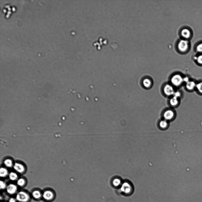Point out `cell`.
Here are the masks:
<instances>
[{
    "mask_svg": "<svg viewBox=\"0 0 202 202\" xmlns=\"http://www.w3.org/2000/svg\"><path fill=\"white\" fill-rule=\"evenodd\" d=\"M189 46V42L186 40L181 39L178 40L176 44V49L177 51L180 53L186 52Z\"/></svg>",
    "mask_w": 202,
    "mask_h": 202,
    "instance_id": "1",
    "label": "cell"
},
{
    "mask_svg": "<svg viewBox=\"0 0 202 202\" xmlns=\"http://www.w3.org/2000/svg\"><path fill=\"white\" fill-rule=\"evenodd\" d=\"M17 201L16 198L11 197L8 200V202H17Z\"/></svg>",
    "mask_w": 202,
    "mask_h": 202,
    "instance_id": "26",
    "label": "cell"
},
{
    "mask_svg": "<svg viewBox=\"0 0 202 202\" xmlns=\"http://www.w3.org/2000/svg\"><path fill=\"white\" fill-rule=\"evenodd\" d=\"M42 194L39 190H35L32 193V196L35 199H39L42 197Z\"/></svg>",
    "mask_w": 202,
    "mask_h": 202,
    "instance_id": "14",
    "label": "cell"
},
{
    "mask_svg": "<svg viewBox=\"0 0 202 202\" xmlns=\"http://www.w3.org/2000/svg\"><path fill=\"white\" fill-rule=\"evenodd\" d=\"M8 174L7 170L5 168L1 167L0 169V176L1 177H5Z\"/></svg>",
    "mask_w": 202,
    "mask_h": 202,
    "instance_id": "17",
    "label": "cell"
},
{
    "mask_svg": "<svg viewBox=\"0 0 202 202\" xmlns=\"http://www.w3.org/2000/svg\"><path fill=\"white\" fill-rule=\"evenodd\" d=\"M180 35L183 38L186 39L189 38L191 35L190 30L187 28H183L180 31Z\"/></svg>",
    "mask_w": 202,
    "mask_h": 202,
    "instance_id": "9",
    "label": "cell"
},
{
    "mask_svg": "<svg viewBox=\"0 0 202 202\" xmlns=\"http://www.w3.org/2000/svg\"><path fill=\"white\" fill-rule=\"evenodd\" d=\"M4 165L7 167H11L13 165L12 160L10 159H7L4 160Z\"/></svg>",
    "mask_w": 202,
    "mask_h": 202,
    "instance_id": "19",
    "label": "cell"
},
{
    "mask_svg": "<svg viewBox=\"0 0 202 202\" xmlns=\"http://www.w3.org/2000/svg\"><path fill=\"white\" fill-rule=\"evenodd\" d=\"M6 189L8 194L13 195L17 192V186L14 184H10L7 185Z\"/></svg>",
    "mask_w": 202,
    "mask_h": 202,
    "instance_id": "8",
    "label": "cell"
},
{
    "mask_svg": "<svg viewBox=\"0 0 202 202\" xmlns=\"http://www.w3.org/2000/svg\"><path fill=\"white\" fill-rule=\"evenodd\" d=\"M17 184L18 186L22 187L25 184V180L22 178H20L17 180Z\"/></svg>",
    "mask_w": 202,
    "mask_h": 202,
    "instance_id": "20",
    "label": "cell"
},
{
    "mask_svg": "<svg viewBox=\"0 0 202 202\" xmlns=\"http://www.w3.org/2000/svg\"><path fill=\"white\" fill-rule=\"evenodd\" d=\"M183 82H185L186 83L189 81V78L188 77H183Z\"/></svg>",
    "mask_w": 202,
    "mask_h": 202,
    "instance_id": "27",
    "label": "cell"
},
{
    "mask_svg": "<svg viewBox=\"0 0 202 202\" xmlns=\"http://www.w3.org/2000/svg\"><path fill=\"white\" fill-rule=\"evenodd\" d=\"M196 60L198 64H202V54L200 55L197 57Z\"/></svg>",
    "mask_w": 202,
    "mask_h": 202,
    "instance_id": "24",
    "label": "cell"
},
{
    "mask_svg": "<svg viewBox=\"0 0 202 202\" xmlns=\"http://www.w3.org/2000/svg\"><path fill=\"white\" fill-rule=\"evenodd\" d=\"M196 88L198 91L202 93V82H200L196 84Z\"/></svg>",
    "mask_w": 202,
    "mask_h": 202,
    "instance_id": "22",
    "label": "cell"
},
{
    "mask_svg": "<svg viewBox=\"0 0 202 202\" xmlns=\"http://www.w3.org/2000/svg\"><path fill=\"white\" fill-rule=\"evenodd\" d=\"M175 116L174 111L171 109H167L163 112V116L164 119L168 121L173 119Z\"/></svg>",
    "mask_w": 202,
    "mask_h": 202,
    "instance_id": "6",
    "label": "cell"
},
{
    "mask_svg": "<svg viewBox=\"0 0 202 202\" xmlns=\"http://www.w3.org/2000/svg\"><path fill=\"white\" fill-rule=\"evenodd\" d=\"M113 185L115 187H118L122 184L121 181L120 179L116 178L114 179L112 181Z\"/></svg>",
    "mask_w": 202,
    "mask_h": 202,
    "instance_id": "16",
    "label": "cell"
},
{
    "mask_svg": "<svg viewBox=\"0 0 202 202\" xmlns=\"http://www.w3.org/2000/svg\"><path fill=\"white\" fill-rule=\"evenodd\" d=\"M196 84L193 81H189L186 83V88L189 90H192L196 87Z\"/></svg>",
    "mask_w": 202,
    "mask_h": 202,
    "instance_id": "13",
    "label": "cell"
},
{
    "mask_svg": "<svg viewBox=\"0 0 202 202\" xmlns=\"http://www.w3.org/2000/svg\"><path fill=\"white\" fill-rule=\"evenodd\" d=\"M168 121L164 119L160 121L159 123V127L162 129H165L168 126Z\"/></svg>",
    "mask_w": 202,
    "mask_h": 202,
    "instance_id": "15",
    "label": "cell"
},
{
    "mask_svg": "<svg viewBox=\"0 0 202 202\" xmlns=\"http://www.w3.org/2000/svg\"><path fill=\"white\" fill-rule=\"evenodd\" d=\"M120 190L123 194L129 195L132 193L133 188L131 183L128 182H125L122 184Z\"/></svg>",
    "mask_w": 202,
    "mask_h": 202,
    "instance_id": "2",
    "label": "cell"
},
{
    "mask_svg": "<svg viewBox=\"0 0 202 202\" xmlns=\"http://www.w3.org/2000/svg\"><path fill=\"white\" fill-rule=\"evenodd\" d=\"M7 185L6 182L2 180L0 181V188L1 190H3L6 189Z\"/></svg>",
    "mask_w": 202,
    "mask_h": 202,
    "instance_id": "21",
    "label": "cell"
},
{
    "mask_svg": "<svg viewBox=\"0 0 202 202\" xmlns=\"http://www.w3.org/2000/svg\"><path fill=\"white\" fill-rule=\"evenodd\" d=\"M163 90L164 94L167 96H173L175 91L174 86L171 84L168 83L164 85Z\"/></svg>",
    "mask_w": 202,
    "mask_h": 202,
    "instance_id": "5",
    "label": "cell"
},
{
    "mask_svg": "<svg viewBox=\"0 0 202 202\" xmlns=\"http://www.w3.org/2000/svg\"><path fill=\"white\" fill-rule=\"evenodd\" d=\"M15 198L19 202H28L30 200V197L27 192L20 191L17 193Z\"/></svg>",
    "mask_w": 202,
    "mask_h": 202,
    "instance_id": "4",
    "label": "cell"
},
{
    "mask_svg": "<svg viewBox=\"0 0 202 202\" xmlns=\"http://www.w3.org/2000/svg\"><path fill=\"white\" fill-rule=\"evenodd\" d=\"M183 78L180 74H174L170 78L171 84L173 86L179 87L183 82Z\"/></svg>",
    "mask_w": 202,
    "mask_h": 202,
    "instance_id": "3",
    "label": "cell"
},
{
    "mask_svg": "<svg viewBox=\"0 0 202 202\" xmlns=\"http://www.w3.org/2000/svg\"><path fill=\"white\" fill-rule=\"evenodd\" d=\"M181 93L179 91H175L173 96H174L178 98L181 96Z\"/></svg>",
    "mask_w": 202,
    "mask_h": 202,
    "instance_id": "25",
    "label": "cell"
},
{
    "mask_svg": "<svg viewBox=\"0 0 202 202\" xmlns=\"http://www.w3.org/2000/svg\"><path fill=\"white\" fill-rule=\"evenodd\" d=\"M169 103L171 106L172 107L177 106L179 104L178 98L173 96L169 100Z\"/></svg>",
    "mask_w": 202,
    "mask_h": 202,
    "instance_id": "12",
    "label": "cell"
},
{
    "mask_svg": "<svg viewBox=\"0 0 202 202\" xmlns=\"http://www.w3.org/2000/svg\"><path fill=\"white\" fill-rule=\"evenodd\" d=\"M142 83L144 87L146 88H149L152 86L153 82L151 78L146 77L143 79Z\"/></svg>",
    "mask_w": 202,
    "mask_h": 202,
    "instance_id": "10",
    "label": "cell"
},
{
    "mask_svg": "<svg viewBox=\"0 0 202 202\" xmlns=\"http://www.w3.org/2000/svg\"><path fill=\"white\" fill-rule=\"evenodd\" d=\"M197 51L200 53H202V43L199 44L196 47Z\"/></svg>",
    "mask_w": 202,
    "mask_h": 202,
    "instance_id": "23",
    "label": "cell"
},
{
    "mask_svg": "<svg viewBox=\"0 0 202 202\" xmlns=\"http://www.w3.org/2000/svg\"><path fill=\"white\" fill-rule=\"evenodd\" d=\"M42 197L45 200L50 201L54 198V194L53 192L49 190H45L43 193Z\"/></svg>",
    "mask_w": 202,
    "mask_h": 202,
    "instance_id": "7",
    "label": "cell"
},
{
    "mask_svg": "<svg viewBox=\"0 0 202 202\" xmlns=\"http://www.w3.org/2000/svg\"><path fill=\"white\" fill-rule=\"evenodd\" d=\"M9 178L11 180L15 181L17 179L18 176L16 173L11 172L9 174Z\"/></svg>",
    "mask_w": 202,
    "mask_h": 202,
    "instance_id": "18",
    "label": "cell"
},
{
    "mask_svg": "<svg viewBox=\"0 0 202 202\" xmlns=\"http://www.w3.org/2000/svg\"><path fill=\"white\" fill-rule=\"evenodd\" d=\"M14 169L18 173H21L24 172L25 169L24 166L22 164L16 163L13 166Z\"/></svg>",
    "mask_w": 202,
    "mask_h": 202,
    "instance_id": "11",
    "label": "cell"
}]
</instances>
